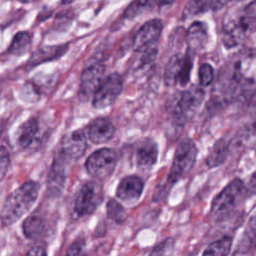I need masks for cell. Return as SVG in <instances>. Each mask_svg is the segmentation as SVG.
I'll use <instances>...</instances> for the list:
<instances>
[{
    "label": "cell",
    "mask_w": 256,
    "mask_h": 256,
    "mask_svg": "<svg viewBox=\"0 0 256 256\" xmlns=\"http://www.w3.org/2000/svg\"><path fill=\"white\" fill-rule=\"evenodd\" d=\"M144 188L143 180L136 175L124 177L118 184L116 196L125 202H135L139 199Z\"/></svg>",
    "instance_id": "cell-13"
},
{
    "label": "cell",
    "mask_w": 256,
    "mask_h": 256,
    "mask_svg": "<svg viewBox=\"0 0 256 256\" xmlns=\"http://www.w3.org/2000/svg\"><path fill=\"white\" fill-rule=\"evenodd\" d=\"M158 159V146L151 139H145L136 150V164L139 170L143 172L150 171Z\"/></svg>",
    "instance_id": "cell-12"
},
{
    "label": "cell",
    "mask_w": 256,
    "mask_h": 256,
    "mask_svg": "<svg viewBox=\"0 0 256 256\" xmlns=\"http://www.w3.org/2000/svg\"><path fill=\"white\" fill-rule=\"evenodd\" d=\"M233 13L240 28L246 35L256 31V0L241 9H233Z\"/></svg>",
    "instance_id": "cell-16"
},
{
    "label": "cell",
    "mask_w": 256,
    "mask_h": 256,
    "mask_svg": "<svg viewBox=\"0 0 256 256\" xmlns=\"http://www.w3.org/2000/svg\"><path fill=\"white\" fill-rule=\"evenodd\" d=\"M153 1L158 6H163V5H167V4L172 3L174 0H153Z\"/></svg>",
    "instance_id": "cell-36"
},
{
    "label": "cell",
    "mask_w": 256,
    "mask_h": 256,
    "mask_svg": "<svg viewBox=\"0 0 256 256\" xmlns=\"http://www.w3.org/2000/svg\"><path fill=\"white\" fill-rule=\"evenodd\" d=\"M103 198V187L99 180L88 181L80 187L76 195L74 210L80 217L90 215L99 207Z\"/></svg>",
    "instance_id": "cell-6"
},
{
    "label": "cell",
    "mask_w": 256,
    "mask_h": 256,
    "mask_svg": "<svg viewBox=\"0 0 256 256\" xmlns=\"http://www.w3.org/2000/svg\"><path fill=\"white\" fill-rule=\"evenodd\" d=\"M65 256H87L84 243L80 240L72 243L67 249Z\"/></svg>",
    "instance_id": "cell-32"
},
{
    "label": "cell",
    "mask_w": 256,
    "mask_h": 256,
    "mask_svg": "<svg viewBox=\"0 0 256 256\" xmlns=\"http://www.w3.org/2000/svg\"><path fill=\"white\" fill-rule=\"evenodd\" d=\"M73 1H75V0H62V3H64V4H69V3L73 2Z\"/></svg>",
    "instance_id": "cell-37"
},
{
    "label": "cell",
    "mask_w": 256,
    "mask_h": 256,
    "mask_svg": "<svg viewBox=\"0 0 256 256\" xmlns=\"http://www.w3.org/2000/svg\"><path fill=\"white\" fill-rule=\"evenodd\" d=\"M205 98L204 90L199 86H192L182 91L168 102V111L175 121L183 124L188 121L200 108Z\"/></svg>",
    "instance_id": "cell-5"
},
{
    "label": "cell",
    "mask_w": 256,
    "mask_h": 256,
    "mask_svg": "<svg viewBox=\"0 0 256 256\" xmlns=\"http://www.w3.org/2000/svg\"><path fill=\"white\" fill-rule=\"evenodd\" d=\"M236 1H241V0H236Z\"/></svg>",
    "instance_id": "cell-39"
},
{
    "label": "cell",
    "mask_w": 256,
    "mask_h": 256,
    "mask_svg": "<svg viewBox=\"0 0 256 256\" xmlns=\"http://www.w3.org/2000/svg\"><path fill=\"white\" fill-rule=\"evenodd\" d=\"M38 131V121L35 118H30L20 125L16 132L17 144L21 148H27L33 142Z\"/></svg>",
    "instance_id": "cell-20"
},
{
    "label": "cell",
    "mask_w": 256,
    "mask_h": 256,
    "mask_svg": "<svg viewBox=\"0 0 256 256\" xmlns=\"http://www.w3.org/2000/svg\"><path fill=\"white\" fill-rule=\"evenodd\" d=\"M228 151H229V142L224 138L217 140L212 146L206 158V165L210 168H214L216 166L221 165L225 161L228 155Z\"/></svg>",
    "instance_id": "cell-21"
},
{
    "label": "cell",
    "mask_w": 256,
    "mask_h": 256,
    "mask_svg": "<svg viewBox=\"0 0 256 256\" xmlns=\"http://www.w3.org/2000/svg\"><path fill=\"white\" fill-rule=\"evenodd\" d=\"M192 69V59L190 57V55H186L184 58V65H183V69H182V74H181V78L179 81V85L181 86H185L190 79V72Z\"/></svg>",
    "instance_id": "cell-31"
},
{
    "label": "cell",
    "mask_w": 256,
    "mask_h": 256,
    "mask_svg": "<svg viewBox=\"0 0 256 256\" xmlns=\"http://www.w3.org/2000/svg\"><path fill=\"white\" fill-rule=\"evenodd\" d=\"M123 80L118 73L108 75L93 95L92 105L96 109H104L112 105L120 96Z\"/></svg>",
    "instance_id": "cell-8"
},
{
    "label": "cell",
    "mask_w": 256,
    "mask_h": 256,
    "mask_svg": "<svg viewBox=\"0 0 256 256\" xmlns=\"http://www.w3.org/2000/svg\"><path fill=\"white\" fill-rule=\"evenodd\" d=\"M174 239L167 238L153 248L149 256H172L174 251Z\"/></svg>",
    "instance_id": "cell-27"
},
{
    "label": "cell",
    "mask_w": 256,
    "mask_h": 256,
    "mask_svg": "<svg viewBox=\"0 0 256 256\" xmlns=\"http://www.w3.org/2000/svg\"><path fill=\"white\" fill-rule=\"evenodd\" d=\"M117 163V154L110 148H101L94 151L86 160L85 168L90 176L103 180L110 176Z\"/></svg>",
    "instance_id": "cell-7"
},
{
    "label": "cell",
    "mask_w": 256,
    "mask_h": 256,
    "mask_svg": "<svg viewBox=\"0 0 256 256\" xmlns=\"http://www.w3.org/2000/svg\"><path fill=\"white\" fill-rule=\"evenodd\" d=\"M197 153V147L191 139H185L178 144L166 181L161 184L159 183L156 187L153 195L154 201L163 199L169 193L172 186L190 172L196 161Z\"/></svg>",
    "instance_id": "cell-2"
},
{
    "label": "cell",
    "mask_w": 256,
    "mask_h": 256,
    "mask_svg": "<svg viewBox=\"0 0 256 256\" xmlns=\"http://www.w3.org/2000/svg\"><path fill=\"white\" fill-rule=\"evenodd\" d=\"M26 256H47L46 248L42 245L34 246L27 252Z\"/></svg>",
    "instance_id": "cell-34"
},
{
    "label": "cell",
    "mask_w": 256,
    "mask_h": 256,
    "mask_svg": "<svg viewBox=\"0 0 256 256\" xmlns=\"http://www.w3.org/2000/svg\"><path fill=\"white\" fill-rule=\"evenodd\" d=\"M106 211L107 217L116 224L122 223L126 218V212L124 207L114 199H111L107 202Z\"/></svg>",
    "instance_id": "cell-24"
},
{
    "label": "cell",
    "mask_w": 256,
    "mask_h": 256,
    "mask_svg": "<svg viewBox=\"0 0 256 256\" xmlns=\"http://www.w3.org/2000/svg\"><path fill=\"white\" fill-rule=\"evenodd\" d=\"M19 1L22 2V3H30V2H33L35 0H19Z\"/></svg>",
    "instance_id": "cell-38"
},
{
    "label": "cell",
    "mask_w": 256,
    "mask_h": 256,
    "mask_svg": "<svg viewBox=\"0 0 256 256\" xmlns=\"http://www.w3.org/2000/svg\"><path fill=\"white\" fill-rule=\"evenodd\" d=\"M207 9H208V6L206 4V1H204V0H189L183 9L182 18L188 19L190 17H193L195 15L205 12Z\"/></svg>",
    "instance_id": "cell-25"
},
{
    "label": "cell",
    "mask_w": 256,
    "mask_h": 256,
    "mask_svg": "<svg viewBox=\"0 0 256 256\" xmlns=\"http://www.w3.org/2000/svg\"><path fill=\"white\" fill-rule=\"evenodd\" d=\"M38 183L31 180L25 182L10 193L2 206V225L10 226L17 222L32 207L38 197Z\"/></svg>",
    "instance_id": "cell-3"
},
{
    "label": "cell",
    "mask_w": 256,
    "mask_h": 256,
    "mask_svg": "<svg viewBox=\"0 0 256 256\" xmlns=\"http://www.w3.org/2000/svg\"><path fill=\"white\" fill-rule=\"evenodd\" d=\"M247 193V187L240 178L229 182L213 199L210 215L213 220L221 221L227 218L242 202Z\"/></svg>",
    "instance_id": "cell-4"
},
{
    "label": "cell",
    "mask_w": 256,
    "mask_h": 256,
    "mask_svg": "<svg viewBox=\"0 0 256 256\" xmlns=\"http://www.w3.org/2000/svg\"><path fill=\"white\" fill-rule=\"evenodd\" d=\"M105 74V66L101 63H95L82 72L80 79V95L82 98H89L93 96L99 86L102 84Z\"/></svg>",
    "instance_id": "cell-11"
},
{
    "label": "cell",
    "mask_w": 256,
    "mask_h": 256,
    "mask_svg": "<svg viewBox=\"0 0 256 256\" xmlns=\"http://www.w3.org/2000/svg\"><path fill=\"white\" fill-rule=\"evenodd\" d=\"M209 9L219 10L223 8L230 0H205Z\"/></svg>",
    "instance_id": "cell-33"
},
{
    "label": "cell",
    "mask_w": 256,
    "mask_h": 256,
    "mask_svg": "<svg viewBox=\"0 0 256 256\" xmlns=\"http://www.w3.org/2000/svg\"><path fill=\"white\" fill-rule=\"evenodd\" d=\"M10 165V155L5 146L1 147V152H0V174H1V180L4 179L8 168Z\"/></svg>",
    "instance_id": "cell-30"
},
{
    "label": "cell",
    "mask_w": 256,
    "mask_h": 256,
    "mask_svg": "<svg viewBox=\"0 0 256 256\" xmlns=\"http://www.w3.org/2000/svg\"><path fill=\"white\" fill-rule=\"evenodd\" d=\"M163 30L160 19H151L142 25L133 38V48L137 52H144L158 41Z\"/></svg>",
    "instance_id": "cell-10"
},
{
    "label": "cell",
    "mask_w": 256,
    "mask_h": 256,
    "mask_svg": "<svg viewBox=\"0 0 256 256\" xmlns=\"http://www.w3.org/2000/svg\"><path fill=\"white\" fill-rule=\"evenodd\" d=\"M23 233L26 238L36 240L42 237L47 230V226L43 218L37 214L28 216L23 222Z\"/></svg>",
    "instance_id": "cell-19"
},
{
    "label": "cell",
    "mask_w": 256,
    "mask_h": 256,
    "mask_svg": "<svg viewBox=\"0 0 256 256\" xmlns=\"http://www.w3.org/2000/svg\"><path fill=\"white\" fill-rule=\"evenodd\" d=\"M244 236L245 240L248 243V247L256 246V211L251 215L248 221Z\"/></svg>",
    "instance_id": "cell-29"
},
{
    "label": "cell",
    "mask_w": 256,
    "mask_h": 256,
    "mask_svg": "<svg viewBox=\"0 0 256 256\" xmlns=\"http://www.w3.org/2000/svg\"><path fill=\"white\" fill-rule=\"evenodd\" d=\"M87 134L91 142L95 144H102L114 136L115 127L108 118L99 117L89 124Z\"/></svg>",
    "instance_id": "cell-14"
},
{
    "label": "cell",
    "mask_w": 256,
    "mask_h": 256,
    "mask_svg": "<svg viewBox=\"0 0 256 256\" xmlns=\"http://www.w3.org/2000/svg\"><path fill=\"white\" fill-rule=\"evenodd\" d=\"M86 145L84 131L81 129L72 131L63 138L57 157L66 164L73 162L83 155Z\"/></svg>",
    "instance_id": "cell-9"
},
{
    "label": "cell",
    "mask_w": 256,
    "mask_h": 256,
    "mask_svg": "<svg viewBox=\"0 0 256 256\" xmlns=\"http://www.w3.org/2000/svg\"><path fill=\"white\" fill-rule=\"evenodd\" d=\"M199 82L201 86H208L210 85L214 80V69L213 67L208 63H203L199 67Z\"/></svg>",
    "instance_id": "cell-28"
},
{
    "label": "cell",
    "mask_w": 256,
    "mask_h": 256,
    "mask_svg": "<svg viewBox=\"0 0 256 256\" xmlns=\"http://www.w3.org/2000/svg\"><path fill=\"white\" fill-rule=\"evenodd\" d=\"M243 61L235 58L225 65L214 85L212 95L218 102H230L245 93L253 86V81L243 72Z\"/></svg>",
    "instance_id": "cell-1"
},
{
    "label": "cell",
    "mask_w": 256,
    "mask_h": 256,
    "mask_svg": "<svg viewBox=\"0 0 256 256\" xmlns=\"http://www.w3.org/2000/svg\"><path fill=\"white\" fill-rule=\"evenodd\" d=\"M208 40L207 26L200 21L193 22L187 30L186 41L190 51L197 52L204 48Z\"/></svg>",
    "instance_id": "cell-15"
},
{
    "label": "cell",
    "mask_w": 256,
    "mask_h": 256,
    "mask_svg": "<svg viewBox=\"0 0 256 256\" xmlns=\"http://www.w3.org/2000/svg\"><path fill=\"white\" fill-rule=\"evenodd\" d=\"M246 187H247V192L248 193L256 195V170L250 176V178L248 180V184H247Z\"/></svg>",
    "instance_id": "cell-35"
},
{
    "label": "cell",
    "mask_w": 256,
    "mask_h": 256,
    "mask_svg": "<svg viewBox=\"0 0 256 256\" xmlns=\"http://www.w3.org/2000/svg\"><path fill=\"white\" fill-rule=\"evenodd\" d=\"M185 56H181L179 54L173 55L166 64L164 71V82L168 87H173L179 84L182 69L184 65Z\"/></svg>",
    "instance_id": "cell-18"
},
{
    "label": "cell",
    "mask_w": 256,
    "mask_h": 256,
    "mask_svg": "<svg viewBox=\"0 0 256 256\" xmlns=\"http://www.w3.org/2000/svg\"><path fill=\"white\" fill-rule=\"evenodd\" d=\"M68 50V45H55V46H46L39 47L29 58L28 65L37 66L41 63L52 61L60 58Z\"/></svg>",
    "instance_id": "cell-17"
},
{
    "label": "cell",
    "mask_w": 256,
    "mask_h": 256,
    "mask_svg": "<svg viewBox=\"0 0 256 256\" xmlns=\"http://www.w3.org/2000/svg\"><path fill=\"white\" fill-rule=\"evenodd\" d=\"M232 247V238L224 236L210 243L203 251L202 256H228Z\"/></svg>",
    "instance_id": "cell-23"
},
{
    "label": "cell",
    "mask_w": 256,
    "mask_h": 256,
    "mask_svg": "<svg viewBox=\"0 0 256 256\" xmlns=\"http://www.w3.org/2000/svg\"><path fill=\"white\" fill-rule=\"evenodd\" d=\"M150 1L151 0H133L124 11V18L131 20L135 17H138L146 9Z\"/></svg>",
    "instance_id": "cell-26"
},
{
    "label": "cell",
    "mask_w": 256,
    "mask_h": 256,
    "mask_svg": "<svg viewBox=\"0 0 256 256\" xmlns=\"http://www.w3.org/2000/svg\"><path fill=\"white\" fill-rule=\"evenodd\" d=\"M31 47V35L28 32L20 31L12 39L8 47V53L14 56H21L28 52Z\"/></svg>",
    "instance_id": "cell-22"
}]
</instances>
